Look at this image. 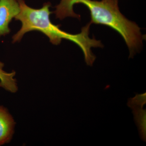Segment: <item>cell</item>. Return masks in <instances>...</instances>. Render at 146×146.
Returning <instances> with one entry per match:
<instances>
[{"mask_svg":"<svg viewBox=\"0 0 146 146\" xmlns=\"http://www.w3.org/2000/svg\"><path fill=\"white\" fill-rule=\"evenodd\" d=\"M81 4L89 9L91 24L104 25L111 28L123 37L129 51V58L141 51L145 36L135 22L128 20L121 13L119 0H60L56 6V18L63 20L71 17L80 19V16L74 11V5Z\"/></svg>","mask_w":146,"mask_h":146,"instance_id":"6da1fadb","label":"cell"},{"mask_svg":"<svg viewBox=\"0 0 146 146\" xmlns=\"http://www.w3.org/2000/svg\"><path fill=\"white\" fill-rule=\"evenodd\" d=\"M20 12L15 17L16 21L22 24L21 29L13 36V42L20 41L24 35L29 31L41 32L48 37L51 43L54 45L60 44L63 39L74 42L82 50L86 65L92 66L96 57L91 50L92 48H102L103 45L100 40L89 37L90 23L82 27L81 32L76 34H71L60 29L59 26L52 23L50 16L51 4H44L42 8L35 9L27 5L24 0H18Z\"/></svg>","mask_w":146,"mask_h":146,"instance_id":"7a4b0ae2","label":"cell"},{"mask_svg":"<svg viewBox=\"0 0 146 146\" xmlns=\"http://www.w3.org/2000/svg\"><path fill=\"white\" fill-rule=\"evenodd\" d=\"M20 12L18 0H0V37L10 33L9 25Z\"/></svg>","mask_w":146,"mask_h":146,"instance_id":"3957f363","label":"cell"},{"mask_svg":"<svg viewBox=\"0 0 146 146\" xmlns=\"http://www.w3.org/2000/svg\"><path fill=\"white\" fill-rule=\"evenodd\" d=\"M15 122L7 110L0 106V146L11 140L14 133Z\"/></svg>","mask_w":146,"mask_h":146,"instance_id":"277c9868","label":"cell"},{"mask_svg":"<svg viewBox=\"0 0 146 146\" xmlns=\"http://www.w3.org/2000/svg\"><path fill=\"white\" fill-rule=\"evenodd\" d=\"M4 63L0 61V87L11 93L18 91L16 79L14 78L16 72L14 71L8 73L4 70Z\"/></svg>","mask_w":146,"mask_h":146,"instance_id":"5b68a950","label":"cell"},{"mask_svg":"<svg viewBox=\"0 0 146 146\" xmlns=\"http://www.w3.org/2000/svg\"><path fill=\"white\" fill-rule=\"evenodd\" d=\"M134 120L138 127L139 135L143 141H146V109L135 108L131 109Z\"/></svg>","mask_w":146,"mask_h":146,"instance_id":"8992f818","label":"cell"},{"mask_svg":"<svg viewBox=\"0 0 146 146\" xmlns=\"http://www.w3.org/2000/svg\"><path fill=\"white\" fill-rule=\"evenodd\" d=\"M136 94L135 97L128 100L127 106L131 109L135 108H143L146 104V92L143 94Z\"/></svg>","mask_w":146,"mask_h":146,"instance_id":"52a82bcc","label":"cell"}]
</instances>
